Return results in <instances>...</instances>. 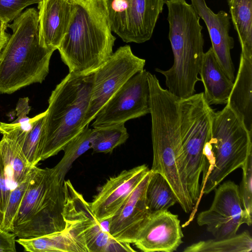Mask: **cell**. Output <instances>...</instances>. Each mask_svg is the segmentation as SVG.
Instances as JSON below:
<instances>
[{"mask_svg":"<svg viewBox=\"0 0 252 252\" xmlns=\"http://www.w3.org/2000/svg\"><path fill=\"white\" fill-rule=\"evenodd\" d=\"M153 159L152 171L166 180L184 211L194 204L188 189L186 162L180 135V99L160 86L155 75L148 73Z\"/></svg>","mask_w":252,"mask_h":252,"instance_id":"obj_1","label":"cell"},{"mask_svg":"<svg viewBox=\"0 0 252 252\" xmlns=\"http://www.w3.org/2000/svg\"><path fill=\"white\" fill-rule=\"evenodd\" d=\"M150 175V170L110 219L109 234L119 242L133 244L139 229L151 213L147 209L145 200Z\"/></svg>","mask_w":252,"mask_h":252,"instance_id":"obj_16","label":"cell"},{"mask_svg":"<svg viewBox=\"0 0 252 252\" xmlns=\"http://www.w3.org/2000/svg\"><path fill=\"white\" fill-rule=\"evenodd\" d=\"M252 61L240 55L239 68L227 104L252 133Z\"/></svg>","mask_w":252,"mask_h":252,"instance_id":"obj_20","label":"cell"},{"mask_svg":"<svg viewBox=\"0 0 252 252\" xmlns=\"http://www.w3.org/2000/svg\"><path fill=\"white\" fill-rule=\"evenodd\" d=\"M72 11L66 33L58 50L69 72H94L111 56L112 33L106 0H70Z\"/></svg>","mask_w":252,"mask_h":252,"instance_id":"obj_2","label":"cell"},{"mask_svg":"<svg viewBox=\"0 0 252 252\" xmlns=\"http://www.w3.org/2000/svg\"><path fill=\"white\" fill-rule=\"evenodd\" d=\"M5 25H7L4 24L0 18V28H1Z\"/></svg>","mask_w":252,"mask_h":252,"instance_id":"obj_37","label":"cell"},{"mask_svg":"<svg viewBox=\"0 0 252 252\" xmlns=\"http://www.w3.org/2000/svg\"><path fill=\"white\" fill-rule=\"evenodd\" d=\"M94 137L91 149L93 153H111L125 143L129 134L125 123L94 127Z\"/></svg>","mask_w":252,"mask_h":252,"instance_id":"obj_27","label":"cell"},{"mask_svg":"<svg viewBox=\"0 0 252 252\" xmlns=\"http://www.w3.org/2000/svg\"><path fill=\"white\" fill-rule=\"evenodd\" d=\"M63 182L52 168L33 167L13 223L12 232L16 237L31 238L64 230Z\"/></svg>","mask_w":252,"mask_h":252,"instance_id":"obj_6","label":"cell"},{"mask_svg":"<svg viewBox=\"0 0 252 252\" xmlns=\"http://www.w3.org/2000/svg\"><path fill=\"white\" fill-rule=\"evenodd\" d=\"M241 168L243 175L239 188V195L245 212L252 219V153L248 156Z\"/></svg>","mask_w":252,"mask_h":252,"instance_id":"obj_31","label":"cell"},{"mask_svg":"<svg viewBox=\"0 0 252 252\" xmlns=\"http://www.w3.org/2000/svg\"><path fill=\"white\" fill-rule=\"evenodd\" d=\"M30 176V175L27 179L11 190L3 212L1 230L12 232L13 221L28 186Z\"/></svg>","mask_w":252,"mask_h":252,"instance_id":"obj_30","label":"cell"},{"mask_svg":"<svg viewBox=\"0 0 252 252\" xmlns=\"http://www.w3.org/2000/svg\"><path fill=\"white\" fill-rule=\"evenodd\" d=\"M3 212L1 210L0 208V230H1V227L3 221Z\"/></svg>","mask_w":252,"mask_h":252,"instance_id":"obj_36","label":"cell"},{"mask_svg":"<svg viewBox=\"0 0 252 252\" xmlns=\"http://www.w3.org/2000/svg\"><path fill=\"white\" fill-rule=\"evenodd\" d=\"M196 12L205 22L212 43L215 58L228 77L235 79L234 66L230 50L233 48V38L229 35L230 16L220 10L215 13L207 5L205 0H190Z\"/></svg>","mask_w":252,"mask_h":252,"instance_id":"obj_17","label":"cell"},{"mask_svg":"<svg viewBox=\"0 0 252 252\" xmlns=\"http://www.w3.org/2000/svg\"><path fill=\"white\" fill-rule=\"evenodd\" d=\"M7 25L0 28V52L6 44L10 35L6 32Z\"/></svg>","mask_w":252,"mask_h":252,"instance_id":"obj_35","label":"cell"},{"mask_svg":"<svg viewBox=\"0 0 252 252\" xmlns=\"http://www.w3.org/2000/svg\"><path fill=\"white\" fill-rule=\"evenodd\" d=\"M148 72L144 69L124 84L99 111L92 126L125 123L149 114Z\"/></svg>","mask_w":252,"mask_h":252,"instance_id":"obj_12","label":"cell"},{"mask_svg":"<svg viewBox=\"0 0 252 252\" xmlns=\"http://www.w3.org/2000/svg\"><path fill=\"white\" fill-rule=\"evenodd\" d=\"M15 237L12 232L0 230V252H16Z\"/></svg>","mask_w":252,"mask_h":252,"instance_id":"obj_34","label":"cell"},{"mask_svg":"<svg viewBox=\"0 0 252 252\" xmlns=\"http://www.w3.org/2000/svg\"><path fill=\"white\" fill-rule=\"evenodd\" d=\"M11 191L5 166L0 153V208L3 212L6 207Z\"/></svg>","mask_w":252,"mask_h":252,"instance_id":"obj_33","label":"cell"},{"mask_svg":"<svg viewBox=\"0 0 252 252\" xmlns=\"http://www.w3.org/2000/svg\"><path fill=\"white\" fill-rule=\"evenodd\" d=\"M41 0H0V18L7 25L13 21L26 7L38 3Z\"/></svg>","mask_w":252,"mask_h":252,"instance_id":"obj_32","label":"cell"},{"mask_svg":"<svg viewBox=\"0 0 252 252\" xmlns=\"http://www.w3.org/2000/svg\"><path fill=\"white\" fill-rule=\"evenodd\" d=\"M241 46V55L252 61V0H227Z\"/></svg>","mask_w":252,"mask_h":252,"instance_id":"obj_22","label":"cell"},{"mask_svg":"<svg viewBox=\"0 0 252 252\" xmlns=\"http://www.w3.org/2000/svg\"><path fill=\"white\" fill-rule=\"evenodd\" d=\"M16 242L30 252H83L80 247L64 230L31 238H18Z\"/></svg>","mask_w":252,"mask_h":252,"instance_id":"obj_23","label":"cell"},{"mask_svg":"<svg viewBox=\"0 0 252 252\" xmlns=\"http://www.w3.org/2000/svg\"><path fill=\"white\" fill-rule=\"evenodd\" d=\"M149 170L146 165L143 164L110 178L90 202L96 218L101 221L112 217Z\"/></svg>","mask_w":252,"mask_h":252,"instance_id":"obj_15","label":"cell"},{"mask_svg":"<svg viewBox=\"0 0 252 252\" xmlns=\"http://www.w3.org/2000/svg\"><path fill=\"white\" fill-rule=\"evenodd\" d=\"M146 61L129 45L120 47L94 72L90 101L83 126L94 120L105 103L131 77L142 71Z\"/></svg>","mask_w":252,"mask_h":252,"instance_id":"obj_10","label":"cell"},{"mask_svg":"<svg viewBox=\"0 0 252 252\" xmlns=\"http://www.w3.org/2000/svg\"><path fill=\"white\" fill-rule=\"evenodd\" d=\"M199 74L208 104H222L227 102L233 85L217 62L212 48L204 53Z\"/></svg>","mask_w":252,"mask_h":252,"instance_id":"obj_19","label":"cell"},{"mask_svg":"<svg viewBox=\"0 0 252 252\" xmlns=\"http://www.w3.org/2000/svg\"><path fill=\"white\" fill-rule=\"evenodd\" d=\"M183 237L178 216L162 210L149 215L133 244L144 252H173L183 243Z\"/></svg>","mask_w":252,"mask_h":252,"instance_id":"obj_14","label":"cell"},{"mask_svg":"<svg viewBox=\"0 0 252 252\" xmlns=\"http://www.w3.org/2000/svg\"><path fill=\"white\" fill-rule=\"evenodd\" d=\"M112 32L124 42L150 40L165 0H106Z\"/></svg>","mask_w":252,"mask_h":252,"instance_id":"obj_11","label":"cell"},{"mask_svg":"<svg viewBox=\"0 0 252 252\" xmlns=\"http://www.w3.org/2000/svg\"><path fill=\"white\" fill-rule=\"evenodd\" d=\"M38 9L40 42L55 51L67 32L72 2L70 0H41L38 3Z\"/></svg>","mask_w":252,"mask_h":252,"instance_id":"obj_18","label":"cell"},{"mask_svg":"<svg viewBox=\"0 0 252 252\" xmlns=\"http://www.w3.org/2000/svg\"><path fill=\"white\" fill-rule=\"evenodd\" d=\"M28 97L20 98L16 106L17 119L11 123H0V133L13 131L18 137L24 138L31 129L34 117L30 118L28 115L31 110Z\"/></svg>","mask_w":252,"mask_h":252,"instance_id":"obj_29","label":"cell"},{"mask_svg":"<svg viewBox=\"0 0 252 252\" xmlns=\"http://www.w3.org/2000/svg\"><path fill=\"white\" fill-rule=\"evenodd\" d=\"M46 111L35 117L31 129L27 133L22 144V150L26 158L33 166L41 161L40 143Z\"/></svg>","mask_w":252,"mask_h":252,"instance_id":"obj_28","label":"cell"},{"mask_svg":"<svg viewBox=\"0 0 252 252\" xmlns=\"http://www.w3.org/2000/svg\"><path fill=\"white\" fill-rule=\"evenodd\" d=\"M12 33L0 52V94H10L41 83L49 71L54 50L40 41L38 12L30 8L7 24Z\"/></svg>","mask_w":252,"mask_h":252,"instance_id":"obj_3","label":"cell"},{"mask_svg":"<svg viewBox=\"0 0 252 252\" xmlns=\"http://www.w3.org/2000/svg\"><path fill=\"white\" fill-rule=\"evenodd\" d=\"M94 137V129L86 125L82 130L65 147L61 160L52 169L63 182L73 163L79 157L91 149Z\"/></svg>","mask_w":252,"mask_h":252,"instance_id":"obj_26","label":"cell"},{"mask_svg":"<svg viewBox=\"0 0 252 252\" xmlns=\"http://www.w3.org/2000/svg\"><path fill=\"white\" fill-rule=\"evenodd\" d=\"M0 153L12 190L28 179L33 167L24 155L20 143L8 134H2L0 141Z\"/></svg>","mask_w":252,"mask_h":252,"instance_id":"obj_21","label":"cell"},{"mask_svg":"<svg viewBox=\"0 0 252 252\" xmlns=\"http://www.w3.org/2000/svg\"><path fill=\"white\" fill-rule=\"evenodd\" d=\"M168 9V38L174 62L167 70L156 68L165 78L167 90L180 99L194 94L204 52L200 17L186 0H165Z\"/></svg>","mask_w":252,"mask_h":252,"instance_id":"obj_4","label":"cell"},{"mask_svg":"<svg viewBox=\"0 0 252 252\" xmlns=\"http://www.w3.org/2000/svg\"><path fill=\"white\" fill-rule=\"evenodd\" d=\"M94 73H69L48 99L40 143L41 161L57 155L84 128Z\"/></svg>","mask_w":252,"mask_h":252,"instance_id":"obj_5","label":"cell"},{"mask_svg":"<svg viewBox=\"0 0 252 252\" xmlns=\"http://www.w3.org/2000/svg\"><path fill=\"white\" fill-rule=\"evenodd\" d=\"M197 223L201 226H206L207 231L216 239L236 235L243 224L250 226L252 219L243 209L238 185L228 181L216 188L210 208L198 214Z\"/></svg>","mask_w":252,"mask_h":252,"instance_id":"obj_13","label":"cell"},{"mask_svg":"<svg viewBox=\"0 0 252 252\" xmlns=\"http://www.w3.org/2000/svg\"><path fill=\"white\" fill-rule=\"evenodd\" d=\"M252 238L248 231L222 239L200 241L186 247L184 252H250Z\"/></svg>","mask_w":252,"mask_h":252,"instance_id":"obj_25","label":"cell"},{"mask_svg":"<svg viewBox=\"0 0 252 252\" xmlns=\"http://www.w3.org/2000/svg\"><path fill=\"white\" fill-rule=\"evenodd\" d=\"M252 133L227 104L213 111L209 142L214 165L201 186V196L215 189L231 172L241 168L252 153Z\"/></svg>","mask_w":252,"mask_h":252,"instance_id":"obj_7","label":"cell"},{"mask_svg":"<svg viewBox=\"0 0 252 252\" xmlns=\"http://www.w3.org/2000/svg\"><path fill=\"white\" fill-rule=\"evenodd\" d=\"M214 110L203 93L180 100V135L186 162L188 189L197 208L201 196L200 177L206 176L204 149L211 136Z\"/></svg>","mask_w":252,"mask_h":252,"instance_id":"obj_8","label":"cell"},{"mask_svg":"<svg viewBox=\"0 0 252 252\" xmlns=\"http://www.w3.org/2000/svg\"><path fill=\"white\" fill-rule=\"evenodd\" d=\"M145 200L150 213L168 210L177 202L176 195L166 180L160 174L151 170Z\"/></svg>","mask_w":252,"mask_h":252,"instance_id":"obj_24","label":"cell"},{"mask_svg":"<svg viewBox=\"0 0 252 252\" xmlns=\"http://www.w3.org/2000/svg\"><path fill=\"white\" fill-rule=\"evenodd\" d=\"M63 188L64 230L74 240L83 252L135 251L129 244L119 242L110 235V218L99 221L92 210L90 203L75 189L69 180L64 181Z\"/></svg>","mask_w":252,"mask_h":252,"instance_id":"obj_9","label":"cell"}]
</instances>
